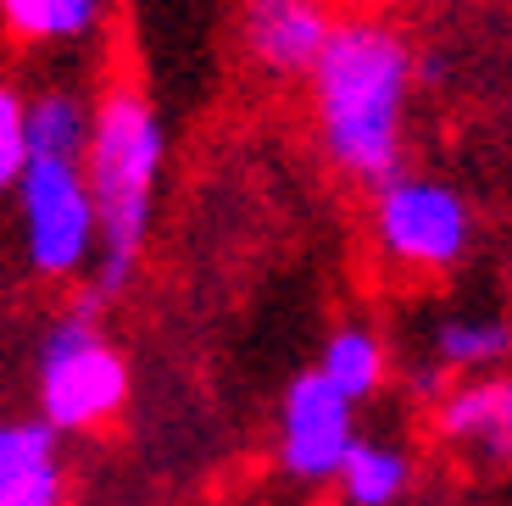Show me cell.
Returning <instances> with one entry per match:
<instances>
[{
	"instance_id": "5b68a950",
	"label": "cell",
	"mask_w": 512,
	"mask_h": 506,
	"mask_svg": "<svg viewBox=\"0 0 512 506\" xmlns=\"http://www.w3.org/2000/svg\"><path fill=\"white\" fill-rule=\"evenodd\" d=\"M17 206H23V245L34 273L73 279V273L95 267L101 217H95L84 162H39L34 156L23 184H17Z\"/></svg>"
},
{
	"instance_id": "30bf717a",
	"label": "cell",
	"mask_w": 512,
	"mask_h": 506,
	"mask_svg": "<svg viewBox=\"0 0 512 506\" xmlns=\"http://www.w3.org/2000/svg\"><path fill=\"white\" fill-rule=\"evenodd\" d=\"M334 484H340V495L351 506H396L412 484V462H407V451H396L384 440H357Z\"/></svg>"
},
{
	"instance_id": "277c9868",
	"label": "cell",
	"mask_w": 512,
	"mask_h": 506,
	"mask_svg": "<svg viewBox=\"0 0 512 506\" xmlns=\"http://www.w3.org/2000/svg\"><path fill=\"white\" fill-rule=\"evenodd\" d=\"M373 240H379L390 267L429 279V273H446L468 256L474 217H468V201L451 184L396 173L373 195Z\"/></svg>"
},
{
	"instance_id": "7c38bea8",
	"label": "cell",
	"mask_w": 512,
	"mask_h": 506,
	"mask_svg": "<svg viewBox=\"0 0 512 506\" xmlns=\"http://www.w3.org/2000/svg\"><path fill=\"white\" fill-rule=\"evenodd\" d=\"M512 351V329L501 317H446L435 329V362L446 373H490Z\"/></svg>"
},
{
	"instance_id": "ba28073f",
	"label": "cell",
	"mask_w": 512,
	"mask_h": 506,
	"mask_svg": "<svg viewBox=\"0 0 512 506\" xmlns=\"http://www.w3.org/2000/svg\"><path fill=\"white\" fill-rule=\"evenodd\" d=\"M435 434L485 462H512V379L490 373L451 384L435 401Z\"/></svg>"
},
{
	"instance_id": "5bb4252c",
	"label": "cell",
	"mask_w": 512,
	"mask_h": 506,
	"mask_svg": "<svg viewBox=\"0 0 512 506\" xmlns=\"http://www.w3.org/2000/svg\"><path fill=\"white\" fill-rule=\"evenodd\" d=\"M28 162H34V151H28V101L12 84H0V195L23 184Z\"/></svg>"
},
{
	"instance_id": "7a4b0ae2",
	"label": "cell",
	"mask_w": 512,
	"mask_h": 506,
	"mask_svg": "<svg viewBox=\"0 0 512 506\" xmlns=\"http://www.w3.org/2000/svg\"><path fill=\"white\" fill-rule=\"evenodd\" d=\"M167 134L156 106L134 84H112L95 106V134L84 151V178L101 217V251H95V295H117L134 284L140 251L151 240L156 184H162Z\"/></svg>"
},
{
	"instance_id": "6da1fadb",
	"label": "cell",
	"mask_w": 512,
	"mask_h": 506,
	"mask_svg": "<svg viewBox=\"0 0 512 506\" xmlns=\"http://www.w3.org/2000/svg\"><path fill=\"white\" fill-rule=\"evenodd\" d=\"M307 84L329 162L362 184H390L401 173L412 95V51L401 45V34L362 12L340 17Z\"/></svg>"
},
{
	"instance_id": "e0dca14e",
	"label": "cell",
	"mask_w": 512,
	"mask_h": 506,
	"mask_svg": "<svg viewBox=\"0 0 512 506\" xmlns=\"http://www.w3.org/2000/svg\"><path fill=\"white\" fill-rule=\"evenodd\" d=\"M0 23L17 39H45V0H0Z\"/></svg>"
},
{
	"instance_id": "9a60e30c",
	"label": "cell",
	"mask_w": 512,
	"mask_h": 506,
	"mask_svg": "<svg viewBox=\"0 0 512 506\" xmlns=\"http://www.w3.org/2000/svg\"><path fill=\"white\" fill-rule=\"evenodd\" d=\"M106 0H45V39H84Z\"/></svg>"
},
{
	"instance_id": "ac0fdd59",
	"label": "cell",
	"mask_w": 512,
	"mask_h": 506,
	"mask_svg": "<svg viewBox=\"0 0 512 506\" xmlns=\"http://www.w3.org/2000/svg\"><path fill=\"white\" fill-rule=\"evenodd\" d=\"M351 6H373V0H351Z\"/></svg>"
},
{
	"instance_id": "52a82bcc",
	"label": "cell",
	"mask_w": 512,
	"mask_h": 506,
	"mask_svg": "<svg viewBox=\"0 0 512 506\" xmlns=\"http://www.w3.org/2000/svg\"><path fill=\"white\" fill-rule=\"evenodd\" d=\"M334 28H340V17L329 0H240L245 51L273 78H312Z\"/></svg>"
},
{
	"instance_id": "9c48e42d",
	"label": "cell",
	"mask_w": 512,
	"mask_h": 506,
	"mask_svg": "<svg viewBox=\"0 0 512 506\" xmlns=\"http://www.w3.org/2000/svg\"><path fill=\"white\" fill-rule=\"evenodd\" d=\"M95 134V112L73 89H45L39 101H28V151L39 162H84Z\"/></svg>"
},
{
	"instance_id": "4fadbf2b",
	"label": "cell",
	"mask_w": 512,
	"mask_h": 506,
	"mask_svg": "<svg viewBox=\"0 0 512 506\" xmlns=\"http://www.w3.org/2000/svg\"><path fill=\"white\" fill-rule=\"evenodd\" d=\"M56 440H62V434L45 418L0 423V490L34 479V473H45V468H62V445Z\"/></svg>"
},
{
	"instance_id": "8fae6325",
	"label": "cell",
	"mask_w": 512,
	"mask_h": 506,
	"mask_svg": "<svg viewBox=\"0 0 512 506\" xmlns=\"http://www.w3.org/2000/svg\"><path fill=\"white\" fill-rule=\"evenodd\" d=\"M318 373H323V379H329L340 395H351V401H368V395L384 384V345H379V334L362 329V323L334 329L329 345H323V356H318Z\"/></svg>"
},
{
	"instance_id": "3957f363",
	"label": "cell",
	"mask_w": 512,
	"mask_h": 506,
	"mask_svg": "<svg viewBox=\"0 0 512 506\" xmlns=\"http://www.w3.org/2000/svg\"><path fill=\"white\" fill-rule=\"evenodd\" d=\"M128 406V362L101 334V295H78L39 345V418L56 434L106 429Z\"/></svg>"
},
{
	"instance_id": "8992f818",
	"label": "cell",
	"mask_w": 512,
	"mask_h": 506,
	"mask_svg": "<svg viewBox=\"0 0 512 506\" xmlns=\"http://www.w3.org/2000/svg\"><path fill=\"white\" fill-rule=\"evenodd\" d=\"M351 445H357V401L340 395L318 367L290 379L279 412V462L295 479H340Z\"/></svg>"
},
{
	"instance_id": "2e32d148",
	"label": "cell",
	"mask_w": 512,
	"mask_h": 506,
	"mask_svg": "<svg viewBox=\"0 0 512 506\" xmlns=\"http://www.w3.org/2000/svg\"><path fill=\"white\" fill-rule=\"evenodd\" d=\"M62 495H67L62 468H45L23 484H6V490H0V506H62Z\"/></svg>"
}]
</instances>
